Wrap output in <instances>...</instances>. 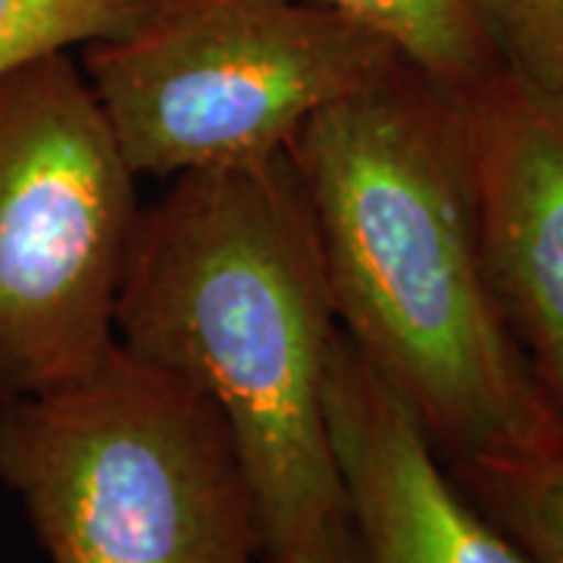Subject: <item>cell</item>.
<instances>
[{
	"instance_id": "5",
	"label": "cell",
	"mask_w": 563,
	"mask_h": 563,
	"mask_svg": "<svg viewBox=\"0 0 563 563\" xmlns=\"http://www.w3.org/2000/svg\"><path fill=\"white\" fill-rule=\"evenodd\" d=\"M135 179L76 54L0 79V404L76 379L117 344Z\"/></svg>"
},
{
	"instance_id": "10",
	"label": "cell",
	"mask_w": 563,
	"mask_h": 563,
	"mask_svg": "<svg viewBox=\"0 0 563 563\" xmlns=\"http://www.w3.org/2000/svg\"><path fill=\"white\" fill-rule=\"evenodd\" d=\"M151 0H0V79L120 35Z\"/></svg>"
},
{
	"instance_id": "7",
	"label": "cell",
	"mask_w": 563,
	"mask_h": 563,
	"mask_svg": "<svg viewBox=\"0 0 563 563\" xmlns=\"http://www.w3.org/2000/svg\"><path fill=\"white\" fill-rule=\"evenodd\" d=\"M325 417L366 563H536L470 501L410 407L342 332L332 344Z\"/></svg>"
},
{
	"instance_id": "6",
	"label": "cell",
	"mask_w": 563,
	"mask_h": 563,
	"mask_svg": "<svg viewBox=\"0 0 563 563\" xmlns=\"http://www.w3.org/2000/svg\"><path fill=\"white\" fill-rule=\"evenodd\" d=\"M454 95L485 276L526 369L563 422V95L507 66Z\"/></svg>"
},
{
	"instance_id": "3",
	"label": "cell",
	"mask_w": 563,
	"mask_h": 563,
	"mask_svg": "<svg viewBox=\"0 0 563 563\" xmlns=\"http://www.w3.org/2000/svg\"><path fill=\"white\" fill-rule=\"evenodd\" d=\"M0 485L47 563H266L217 404L120 342L76 379L0 404Z\"/></svg>"
},
{
	"instance_id": "4",
	"label": "cell",
	"mask_w": 563,
	"mask_h": 563,
	"mask_svg": "<svg viewBox=\"0 0 563 563\" xmlns=\"http://www.w3.org/2000/svg\"><path fill=\"white\" fill-rule=\"evenodd\" d=\"M404 57L320 0H151L79 66L135 176L269 161Z\"/></svg>"
},
{
	"instance_id": "8",
	"label": "cell",
	"mask_w": 563,
	"mask_h": 563,
	"mask_svg": "<svg viewBox=\"0 0 563 563\" xmlns=\"http://www.w3.org/2000/svg\"><path fill=\"white\" fill-rule=\"evenodd\" d=\"M383 35L404 60L448 91H466L501 69L473 0H320Z\"/></svg>"
},
{
	"instance_id": "9",
	"label": "cell",
	"mask_w": 563,
	"mask_h": 563,
	"mask_svg": "<svg viewBox=\"0 0 563 563\" xmlns=\"http://www.w3.org/2000/svg\"><path fill=\"white\" fill-rule=\"evenodd\" d=\"M470 501L536 563H563V442L539 457L451 470Z\"/></svg>"
},
{
	"instance_id": "1",
	"label": "cell",
	"mask_w": 563,
	"mask_h": 563,
	"mask_svg": "<svg viewBox=\"0 0 563 563\" xmlns=\"http://www.w3.org/2000/svg\"><path fill=\"white\" fill-rule=\"evenodd\" d=\"M332 313L448 470L563 442L485 276L457 95L401 60L288 144Z\"/></svg>"
},
{
	"instance_id": "11",
	"label": "cell",
	"mask_w": 563,
	"mask_h": 563,
	"mask_svg": "<svg viewBox=\"0 0 563 563\" xmlns=\"http://www.w3.org/2000/svg\"><path fill=\"white\" fill-rule=\"evenodd\" d=\"M473 10L501 66L563 95V0H473Z\"/></svg>"
},
{
	"instance_id": "12",
	"label": "cell",
	"mask_w": 563,
	"mask_h": 563,
	"mask_svg": "<svg viewBox=\"0 0 563 563\" xmlns=\"http://www.w3.org/2000/svg\"><path fill=\"white\" fill-rule=\"evenodd\" d=\"M320 563H366V558H363L361 544L354 539V532H347L342 542L335 544Z\"/></svg>"
},
{
	"instance_id": "2",
	"label": "cell",
	"mask_w": 563,
	"mask_h": 563,
	"mask_svg": "<svg viewBox=\"0 0 563 563\" xmlns=\"http://www.w3.org/2000/svg\"><path fill=\"white\" fill-rule=\"evenodd\" d=\"M335 335L288 151L176 176L141 207L117 342L217 404L251 479L266 563H320L351 532L325 417Z\"/></svg>"
}]
</instances>
